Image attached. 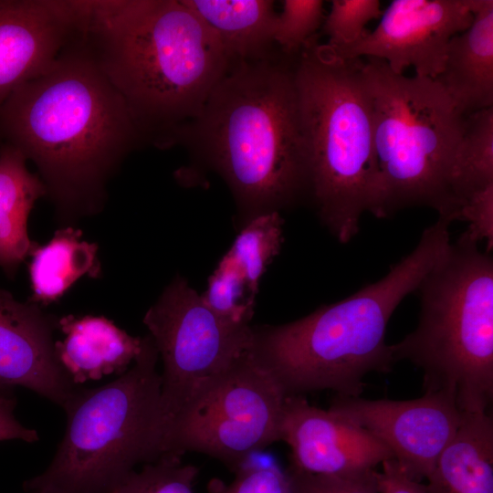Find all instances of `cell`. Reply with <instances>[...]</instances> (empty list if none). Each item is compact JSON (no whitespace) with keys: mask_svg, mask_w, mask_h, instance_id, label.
<instances>
[{"mask_svg":"<svg viewBox=\"0 0 493 493\" xmlns=\"http://www.w3.org/2000/svg\"><path fill=\"white\" fill-rule=\"evenodd\" d=\"M0 139L34 163L63 223L104 207L110 179L142 142L83 29L0 107Z\"/></svg>","mask_w":493,"mask_h":493,"instance_id":"1","label":"cell"},{"mask_svg":"<svg viewBox=\"0 0 493 493\" xmlns=\"http://www.w3.org/2000/svg\"><path fill=\"white\" fill-rule=\"evenodd\" d=\"M85 37L142 142L178 143L230 65L183 0H86Z\"/></svg>","mask_w":493,"mask_h":493,"instance_id":"2","label":"cell"},{"mask_svg":"<svg viewBox=\"0 0 493 493\" xmlns=\"http://www.w3.org/2000/svg\"><path fill=\"white\" fill-rule=\"evenodd\" d=\"M179 142L224 178L245 223L309 192L294 64L271 56L230 63Z\"/></svg>","mask_w":493,"mask_h":493,"instance_id":"3","label":"cell"},{"mask_svg":"<svg viewBox=\"0 0 493 493\" xmlns=\"http://www.w3.org/2000/svg\"><path fill=\"white\" fill-rule=\"evenodd\" d=\"M448 228L437 218L384 277L351 296L297 320L254 329V351L287 395L329 389L360 396L365 375L392 370L395 361L385 341L387 325L449 245Z\"/></svg>","mask_w":493,"mask_h":493,"instance_id":"4","label":"cell"},{"mask_svg":"<svg viewBox=\"0 0 493 493\" xmlns=\"http://www.w3.org/2000/svg\"><path fill=\"white\" fill-rule=\"evenodd\" d=\"M360 58L340 57L317 36L297 56L294 75L318 215L342 244L360 230L375 172L373 113Z\"/></svg>","mask_w":493,"mask_h":493,"instance_id":"5","label":"cell"},{"mask_svg":"<svg viewBox=\"0 0 493 493\" xmlns=\"http://www.w3.org/2000/svg\"><path fill=\"white\" fill-rule=\"evenodd\" d=\"M363 71L372 99L375 172L368 212L387 218L427 206L458 221L451 185L466 115L432 79L393 72L367 58Z\"/></svg>","mask_w":493,"mask_h":493,"instance_id":"6","label":"cell"},{"mask_svg":"<svg viewBox=\"0 0 493 493\" xmlns=\"http://www.w3.org/2000/svg\"><path fill=\"white\" fill-rule=\"evenodd\" d=\"M415 291L417 327L391 344L395 362L424 373L425 392H444L462 413L488 412L493 399V258L464 233Z\"/></svg>","mask_w":493,"mask_h":493,"instance_id":"7","label":"cell"},{"mask_svg":"<svg viewBox=\"0 0 493 493\" xmlns=\"http://www.w3.org/2000/svg\"><path fill=\"white\" fill-rule=\"evenodd\" d=\"M159 354L148 334L133 365L96 388H76L64 405L65 434L28 493H110L141 463L163 455Z\"/></svg>","mask_w":493,"mask_h":493,"instance_id":"8","label":"cell"},{"mask_svg":"<svg viewBox=\"0 0 493 493\" xmlns=\"http://www.w3.org/2000/svg\"><path fill=\"white\" fill-rule=\"evenodd\" d=\"M163 361L161 414L165 435L211 384L254 350L255 332L214 313L177 276L143 317Z\"/></svg>","mask_w":493,"mask_h":493,"instance_id":"9","label":"cell"},{"mask_svg":"<svg viewBox=\"0 0 493 493\" xmlns=\"http://www.w3.org/2000/svg\"><path fill=\"white\" fill-rule=\"evenodd\" d=\"M287 396L253 350L175 419L163 455L198 452L236 471L250 456L281 440Z\"/></svg>","mask_w":493,"mask_h":493,"instance_id":"10","label":"cell"},{"mask_svg":"<svg viewBox=\"0 0 493 493\" xmlns=\"http://www.w3.org/2000/svg\"><path fill=\"white\" fill-rule=\"evenodd\" d=\"M329 409L371 433L418 482L431 475L463 414L444 392H425L420 398L405 401L337 394Z\"/></svg>","mask_w":493,"mask_h":493,"instance_id":"11","label":"cell"},{"mask_svg":"<svg viewBox=\"0 0 493 493\" xmlns=\"http://www.w3.org/2000/svg\"><path fill=\"white\" fill-rule=\"evenodd\" d=\"M472 21L470 0H393L372 31L351 44L330 47L344 58H374L396 74L412 67L415 76L435 79L450 39Z\"/></svg>","mask_w":493,"mask_h":493,"instance_id":"12","label":"cell"},{"mask_svg":"<svg viewBox=\"0 0 493 493\" xmlns=\"http://www.w3.org/2000/svg\"><path fill=\"white\" fill-rule=\"evenodd\" d=\"M84 0H0V107L80 32Z\"/></svg>","mask_w":493,"mask_h":493,"instance_id":"13","label":"cell"},{"mask_svg":"<svg viewBox=\"0 0 493 493\" xmlns=\"http://www.w3.org/2000/svg\"><path fill=\"white\" fill-rule=\"evenodd\" d=\"M280 434L290 448L289 468L298 472L346 476L393 458L367 430L330 409L310 405L303 395L286 397Z\"/></svg>","mask_w":493,"mask_h":493,"instance_id":"14","label":"cell"},{"mask_svg":"<svg viewBox=\"0 0 493 493\" xmlns=\"http://www.w3.org/2000/svg\"><path fill=\"white\" fill-rule=\"evenodd\" d=\"M55 327L38 305L0 288V384L23 386L63 408L77 387L57 358Z\"/></svg>","mask_w":493,"mask_h":493,"instance_id":"15","label":"cell"},{"mask_svg":"<svg viewBox=\"0 0 493 493\" xmlns=\"http://www.w3.org/2000/svg\"><path fill=\"white\" fill-rule=\"evenodd\" d=\"M470 4L472 24L450 39L435 79L465 115L493 106V1Z\"/></svg>","mask_w":493,"mask_h":493,"instance_id":"16","label":"cell"},{"mask_svg":"<svg viewBox=\"0 0 493 493\" xmlns=\"http://www.w3.org/2000/svg\"><path fill=\"white\" fill-rule=\"evenodd\" d=\"M58 327L66 337L55 342L56 355L74 384L122 374L142 350V338L102 316L67 315L58 320Z\"/></svg>","mask_w":493,"mask_h":493,"instance_id":"17","label":"cell"},{"mask_svg":"<svg viewBox=\"0 0 493 493\" xmlns=\"http://www.w3.org/2000/svg\"><path fill=\"white\" fill-rule=\"evenodd\" d=\"M426 480L427 493H493V418L488 412L462 414Z\"/></svg>","mask_w":493,"mask_h":493,"instance_id":"18","label":"cell"},{"mask_svg":"<svg viewBox=\"0 0 493 493\" xmlns=\"http://www.w3.org/2000/svg\"><path fill=\"white\" fill-rule=\"evenodd\" d=\"M214 32L229 62L269 57L278 13L270 0H183Z\"/></svg>","mask_w":493,"mask_h":493,"instance_id":"19","label":"cell"},{"mask_svg":"<svg viewBox=\"0 0 493 493\" xmlns=\"http://www.w3.org/2000/svg\"><path fill=\"white\" fill-rule=\"evenodd\" d=\"M14 146H0V267L8 273L30 256L37 244L29 239L27 219L36 202L47 195L37 173Z\"/></svg>","mask_w":493,"mask_h":493,"instance_id":"20","label":"cell"},{"mask_svg":"<svg viewBox=\"0 0 493 493\" xmlns=\"http://www.w3.org/2000/svg\"><path fill=\"white\" fill-rule=\"evenodd\" d=\"M82 232L72 226L57 230L44 246L30 253L31 302L48 305L59 299L80 278H99L98 245L81 240Z\"/></svg>","mask_w":493,"mask_h":493,"instance_id":"21","label":"cell"},{"mask_svg":"<svg viewBox=\"0 0 493 493\" xmlns=\"http://www.w3.org/2000/svg\"><path fill=\"white\" fill-rule=\"evenodd\" d=\"M451 185L460 211L473 195L493 185V107L466 115Z\"/></svg>","mask_w":493,"mask_h":493,"instance_id":"22","label":"cell"},{"mask_svg":"<svg viewBox=\"0 0 493 493\" xmlns=\"http://www.w3.org/2000/svg\"><path fill=\"white\" fill-rule=\"evenodd\" d=\"M283 241V219L279 212L257 215L246 221L224 257L245 277L257 294L258 284Z\"/></svg>","mask_w":493,"mask_h":493,"instance_id":"23","label":"cell"},{"mask_svg":"<svg viewBox=\"0 0 493 493\" xmlns=\"http://www.w3.org/2000/svg\"><path fill=\"white\" fill-rule=\"evenodd\" d=\"M201 298L226 322L237 327L250 326L256 293L243 274L224 257L210 276Z\"/></svg>","mask_w":493,"mask_h":493,"instance_id":"24","label":"cell"},{"mask_svg":"<svg viewBox=\"0 0 493 493\" xmlns=\"http://www.w3.org/2000/svg\"><path fill=\"white\" fill-rule=\"evenodd\" d=\"M197 467L184 464L182 456L165 453L132 471L110 493H194Z\"/></svg>","mask_w":493,"mask_h":493,"instance_id":"25","label":"cell"},{"mask_svg":"<svg viewBox=\"0 0 493 493\" xmlns=\"http://www.w3.org/2000/svg\"><path fill=\"white\" fill-rule=\"evenodd\" d=\"M324 20L323 1L285 0L278 13L274 43L288 57L298 56L305 44L316 36Z\"/></svg>","mask_w":493,"mask_h":493,"instance_id":"26","label":"cell"},{"mask_svg":"<svg viewBox=\"0 0 493 493\" xmlns=\"http://www.w3.org/2000/svg\"><path fill=\"white\" fill-rule=\"evenodd\" d=\"M235 472L229 485L212 479L207 493H298L288 469H282L275 462L261 464L249 456Z\"/></svg>","mask_w":493,"mask_h":493,"instance_id":"27","label":"cell"},{"mask_svg":"<svg viewBox=\"0 0 493 493\" xmlns=\"http://www.w3.org/2000/svg\"><path fill=\"white\" fill-rule=\"evenodd\" d=\"M379 0H333L330 14L324 19L326 43L337 47L351 44L365 33V26L382 16Z\"/></svg>","mask_w":493,"mask_h":493,"instance_id":"28","label":"cell"},{"mask_svg":"<svg viewBox=\"0 0 493 493\" xmlns=\"http://www.w3.org/2000/svg\"><path fill=\"white\" fill-rule=\"evenodd\" d=\"M288 469L298 493H379L376 469L346 476H317Z\"/></svg>","mask_w":493,"mask_h":493,"instance_id":"29","label":"cell"},{"mask_svg":"<svg viewBox=\"0 0 493 493\" xmlns=\"http://www.w3.org/2000/svg\"><path fill=\"white\" fill-rule=\"evenodd\" d=\"M468 224L464 232L477 243H486L485 250L493 247V185L473 195L462 207L458 221Z\"/></svg>","mask_w":493,"mask_h":493,"instance_id":"30","label":"cell"},{"mask_svg":"<svg viewBox=\"0 0 493 493\" xmlns=\"http://www.w3.org/2000/svg\"><path fill=\"white\" fill-rule=\"evenodd\" d=\"M382 471L376 473L379 493H427L425 484L412 479L395 459L382 463Z\"/></svg>","mask_w":493,"mask_h":493,"instance_id":"31","label":"cell"},{"mask_svg":"<svg viewBox=\"0 0 493 493\" xmlns=\"http://www.w3.org/2000/svg\"><path fill=\"white\" fill-rule=\"evenodd\" d=\"M16 401L12 395L0 394V441L18 439L37 442L39 435L35 429L24 426L15 416Z\"/></svg>","mask_w":493,"mask_h":493,"instance_id":"32","label":"cell"},{"mask_svg":"<svg viewBox=\"0 0 493 493\" xmlns=\"http://www.w3.org/2000/svg\"><path fill=\"white\" fill-rule=\"evenodd\" d=\"M12 388L0 384V394L11 395Z\"/></svg>","mask_w":493,"mask_h":493,"instance_id":"33","label":"cell"}]
</instances>
